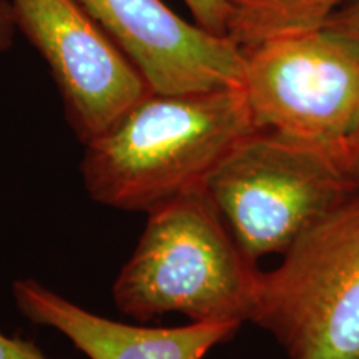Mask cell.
I'll use <instances>...</instances> for the list:
<instances>
[{
  "instance_id": "10",
  "label": "cell",
  "mask_w": 359,
  "mask_h": 359,
  "mask_svg": "<svg viewBox=\"0 0 359 359\" xmlns=\"http://www.w3.org/2000/svg\"><path fill=\"white\" fill-rule=\"evenodd\" d=\"M195 17V24L208 32L226 37L230 7L226 0H183Z\"/></svg>"
},
{
  "instance_id": "6",
  "label": "cell",
  "mask_w": 359,
  "mask_h": 359,
  "mask_svg": "<svg viewBox=\"0 0 359 359\" xmlns=\"http://www.w3.org/2000/svg\"><path fill=\"white\" fill-rule=\"evenodd\" d=\"M17 32L40 53L80 142L88 143L151 92L80 0H11Z\"/></svg>"
},
{
  "instance_id": "14",
  "label": "cell",
  "mask_w": 359,
  "mask_h": 359,
  "mask_svg": "<svg viewBox=\"0 0 359 359\" xmlns=\"http://www.w3.org/2000/svg\"><path fill=\"white\" fill-rule=\"evenodd\" d=\"M15 34L17 25L13 19L11 0H0V55L12 47Z\"/></svg>"
},
{
  "instance_id": "7",
  "label": "cell",
  "mask_w": 359,
  "mask_h": 359,
  "mask_svg": "<svg viewBox=\"0 0 359 359\" xmlns=\"http://www.w3.org/2000/svg\"><path fill=\"white\" fill-rule=\"evenodd\" d=\"M155 93L241 87L245 50L190 24L163 0H80Z\"/></svg>"
},
{
  "instance_id": "5",
  "label": "cell",
  "mask_w": 359,
  "mask_h": 359,
  "mask_svg": "<svg viewBox=\"0 0 359 359\" xmlns=\"http://www.w3.org/2000/svg\"><path fill=\"white\" fill-rule=\"evenodd\" d=\"M241 88L257 130L338 156L359 130V37L325 25L246 48Z\"/></svg>"
},
{
  "instance_id": "1",
  "label": "cell",
  "mask_w": 359,
  "mask_h": 359,
  "mask_svg": "<svg viewBox=\"0 0 359 359\" xmlns=\"http://www.w3.org/2000/svg\"><path fill=\"white\" fill-rule=\"evenodd\" d=\"M257 132L241 87L155 93L85 143L82 177L92 200L150 212L205 188L238 142Z\"/></svg>"
},
{
  "instance_id": "4",
  "label": "cell",
  "mask_w": 359,
  "mask_h": 359,
  "mask_svg": "<svg viewBox=\"0 0 359 359\" xmlns=\"http://www.w3.org/2000/svg\"><path fill=\"white\" fill-rule=\"evenodd\" d=\"M248 257L285 255L314 223L354 195L333 154L257 130L205 183Z\"/></svg>"
},
{
  "instance_id": "13",
  "label": "cell",
  "mask_w": 359,
  "mask_h": 359,
  "mask_svg": "<svg viewBox=\"0 0 359 359\" xmlns=\"http://www.w3.org/2000/svg\"><path fill=\"white\" fill-rule=\"evenodd\" d=\"M326 25L359 37V0H353L336 12Z\"/></svg>"
},
{
  "instance_id": "11",
  "label": "cell",
  "mask_w": 359,
  "mask_h": 359,
  "mask_svg": "<svg viewBox=\"0 0 359 359\" xmlns=\"http://www.w3.org/2000/svg\"><path fill=\"white\" fill-rule=\"evenodd\" d=\"M0 359H50L32 341L0 333Z\"/></svg>"
},
{
  "instance_id": "8",
  "label": "cell",
  "mask_w": 359,
  "mask_h": 359,
  "mask_svg": "<svg viewBox=\"0 0 359 359\" xmlns=\"http://www.w3.org/2000/svg\"><path fill=\"white\" fill-rule=\"evenodd\" d=\"M12 294L27 320L57 330L90 359H203L240 327L198 321L178 327L127 325L90 313L35 280L15 281Z\"/></svg>"
},
{
  "instance_id": "12",
  "label": "cell",
  "mask_w": 359,
  "mask_h": 359,
  "mask_svg": "<svg viewBox=\"0 0 359 359\" xmlns=\"http://www.w3.org/2000/svg\"><path fill=\"white\" fill-rule=\"evenodd\" d=\"M354 193H359V130L336 156Z\"/></svg>"
},
{
  "instance_id": "9",
  "label": "cell",
  "mask_w": 359,
  "mask_h": 359,
  "mask_svg": "<svg viewBox=\"0 0 359 359\" xmlns=\"http://www.w3.org/2000/svg\"><path fill=\"white\" fill-rule=\"evenodd\" d=\"M226 37L243 50L268 40L325 27L353 0H226Z\"/></svg>"
},
{
  "instance_id": "3",
  "label": "cell",
  "mask_w": 359,
  "mask_h": 359,
  "mask_svg": "<svg viewBox=\"0 0 359 359\" xmlns=\"http://www.w3.org/2000/svg\"><path fill=\"white\" fill-rule=\"evenodd\" d=\"M251 323L290 359H359V193L309 226L259 273Z\"/></svg>"
},
{
  "instance_id": "2",
  "label": "cell",
  "mask_w": 359,
  "mask_h": 359,
  "mask_svg": "<svg viewBox=\"0 0 359 359\" xmlns=\"http://www.w3.org/2000/svg\"><path fill=\"white\" fill-rule=\"evenodd\" d=\"M147 215L140 241L114 283L120 311L137 321L165 313L198 323L250 321L262 271L205 188Z\"/></svg>"
}]
</instances>
